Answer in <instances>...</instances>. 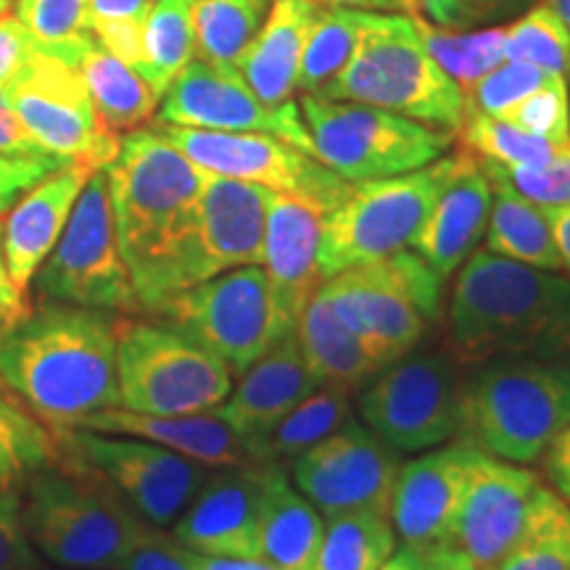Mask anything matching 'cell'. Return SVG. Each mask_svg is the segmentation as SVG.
Here are the masks:
<instances>
[{
	"label": "cell",
	"mask_w": 570,
	"mask_h": 570,
	"mask_svg": "<svg viewBox=\"0 0 570 570\" xmlns=\"http://www.w3.org/2000/svg\"><path fill=\"white\" fill-rule=\"evenodd\" d=\"M0 383L48 428L119 407L117 315L40 298L0 325Z\"/></svg>",
	"instance_id": "6da1fadb"
},
{
	"label": "cell",
	"mask_w": 570,
	"mask_h": 570,
	"mask_svg": "<svg viewBox=\"0 0 570 570\" xmlns=\"http://www.w3.org/2000/svg\"><path fill=\"white\" fill-rule=\"evenodd\" d=\"M106 169L119 252L146 315L183 291L206 173L154 127L122 135Z\"/></svg>",
	"instance_id": "7a4b0ae2"
},
{
	"label": "cell",
	"mask_w": 570,
	"mask_h": 570,
	"mask_svg": "<svg viewBox=\"0 0 570 570\" xmlns=\"http://www.w3.org/2000/svg\"><path fill=\"white\" fill-rule=\"evenodd\" d=\"M446 327L458 365L570 360V277L475 248L458 269Z\"/></svg>",
	"instance_id": "3957f363"
},
{
	"label": "cell",
	"mask_w": 570,
	"mask_h": 570,
	"mask_svg": "<svg viewBox=\"0 0 570 570\" xmlns=\"http://www.w3.org/2000/svg\"><path fill=\"white\" fill-rule=\"evenodd\" d=\"M59 449V446H56ZM21 523L35 552L75 570H119L151 533L104 479L59 452L21 487Z\"/></svg>",
	"instance_id": "277c9868"
},
{
	"label": "cell",
	"mask_w": 570,
	"mask_h": 570,
	"mask_svg": "<svg viewBox=\"0 0 570 570\" xmlns=\"http://www.w3.org/2000/svg\"><path fill=\"white\" fill-rule=\"evenodd\" d=\"M570 425V360H494L460 381V444L531 465Z\"/></svg>",
	"instance_id": "5b68a950"
},
{
	"label": "cell",
	"mask_w": 570,
	"mask_h": 570,
	"mask_svg": "<svg viewBox=\"0 0 570 570\" xmlns=\"http://www.w3.org/2000/svg\"><path fill=\"white\" fill-rule=\"evenodd\" d=\"M320 96L375 106L454 135L465 122V92L425 51L410 13L365 11L352 59Z\"/></svg>",
	"instance_id": "8992f818"
},
{
	"label": "cell",
	"mask_w": 570,
	"mask_h": 570,
	"mask_svg": "<svg viewBox=\"0 0 570 570\" xmlns=\"http://www.w3.org/2000/svg\"><path fill=\"white\" fill-rule=\"evenodd\" d=\"M441 277L423 256L399 252L386 259L325 277L320 294L341 323L383 367L415 352L441 312Z\"/></svg>",
	"instance_id": "52a82bcc"
},
{
	"label": "cell",
	"mask_w": 570,
	"mask_h": 570,
	"mask_svg": "<svg viewBox=\"0 0 570 570\" xmlns=\"http://www.w3.org/2000/svg\"><path fill=\"white\" fill-rule=\"evenodd\" d=\"M233 370L167 323L117 315L119 407L146 415L209 412L233 391Z\"/></svg>",
	"instance_id": "ba28073f"
},
{
	"label": "cell",
	"mask_w": 570,
	"mask_h": 570,
	"mask_svg": "<svg viewBox=\"0 0 570 570\" xmlns=\"http://www.w3.org/2000/svg\"><path fill=\"white\" fill-rule=\"evenodd\" d=\"M460 159L462 148L415 173L352 183L344 202L323 217V277L410 248Z\"/></svg>",
	"instance_id": "9c48e42d"
},
{
	"label": "cell",
	"mask_w": 570,
	"mask_h": 570,
	"mask_svg": "<svg viewBox=\"0 0 570 570\" xmlns=\"http://www.w3.org/2000/svg\"><path fill=\"white\" fill-rule=\"evenodd\" d=\"M315 159L348 183L407 175L452 151L458 135L367 104L302 96Z\"/></svg>",
	"instance_id": "30bf717a"
},
{
	"label": "cell",
	"mask_w": 570,
	"mask_h": 570,
	"mask_svg": "<svg viewBox=\"0 0 570 570\" xmlns=\"http://www.w3.org/2000/svg\"><path fill=\"white\" fill-rule=\"evenodd\" d=\"M156 317L209 348L238 375L294 333V323L277 304L262 265L238 267L190 285L164 302Z\"/></svg>",
	"instance_id": "8fae6325"
},
{
	"label": "cell",
	"mask_w": 570,
	"mask_h": 570,
	"mask_svg": "<svg viewBox=\"0 0 570 570\" xmlns=\"http://www.w3.org/2000/svg\"><path fill=\"white\" fill-rule=\"evenodd\" d=\"M40 298L88 306L109 315H138L130 269L119 252L106 169H92L63 225L61 238L42 262L38 275Z\"/></svg>",
	"instance_id": "7c38bea8"
},
{
	"label": "cell",
	"mask_w": 570,
	"mask_h": 570,
	"mask_svg": "<svg viewBox=\"0 0 570 570\" xmlns=\"http://www.w3.org/2000/svg\"><path fill=\"white\" fill-rule=\"evenodd\" d=\"M53 436L59 452L90 468L154 529L175 525L212 473L202 462L142 439L85 428H56Z\"/></svg>",
	"instance_id": "4fadbf2b"
},
{
	"label": "cell",
	"mask_w": 570,
	"mask_h": 570,
	"mask_svg": "<svg viewBox=\"0 0 570 570\" xmlns=\"http://www.w3.org/2000/svg\"><path fill=\"white\" fill-rule=\"evenodd\" d=\"M177 151L206 175L262 185L275 194L294 196L327 214L344 202L352 183L327 169L315 156L267 132H219L196 127L154 125Z\"/></svg>",
	"instance_id": "5bb4252c"
},
{
	"label": "cell",
	"mask_w": 570,
	"mask_h": 570,
	"mask_svg": "<svg viewBox=\"0 0 570 570\" xmlns=\"http://www.w3.org/2000/svg\"><path fill=\"white\" fill-rule=\"evenodd\" d=\"M460 381L449 354H407L370 377L356 410L399 454H420L458 433Z\"/></svg>",
	"instance_id": "9a60e30c"
},
{
	"label": "cell",
	"mask_w": 570,
	"mask_h": 570,
	"mask_svg": "<svg viewBox=\"0 0 570 570\" xmlns=\"http://www.w3.org/2000/svg\"><path fill=\"white\" fill-rule=\"evenodd\" d=\"M6 96L19 122L46 154L92 169L109 167L117 156L122 135L101 122L80 69L71 63L35 51L6 85Z\"/></svg>",
	"instance_id": "2e32d148"
},
{
	"label": "cell",
	"mask_w": 570,
	"mask_h": 570,
	"mask_svg": "<svg viewBox=\"0 0 570 570\" xmlns=\"http://www.w3.org/2000/svg\"><path fill=\"white\" fill-rule=\"evenodd\" d=\"M402 454L352 417L291 462V481L325 518L391 512Z\"/></svg>",
	"instance_id": "e0dca14e"
},
{
	"label": "cell",
	"mask_w": 570,
	"mask_h": 570,
	"mask_svg": "<svg viewBox=\"0 0 570 570\" xmlns=\"http://www.w3.org/2000/svg\"><path fill=\"white\" fill-rule=\"evenodd\" d=\"M156 125L219 132H267L315 156L298 101L267 106L248 88L240 71L194 59L164 90Z\"/></svg>",
	"instance_id": "ac0fdd59"
},
{
	"label": "cell",
	"mask_w": 570,
	"mask_h": 570,
	"mask_svg": "<svg viewBox=\"0 0 570 570\" xmlns=\"http://www.w3.org/2000/svg\"><path fill=\"white\" fill-rule=\"evenodd\" d=\"M267 188L206 175L198 223L183 265V291L230 269L262 265Z\"/></svg>",
	"instance_id": "d6986e66"
},
{
	"label": "cell",
	"mask_w": 570,
	"mask_h": 570,
	"mask_svg": "<svg viewBox=\"0 0 570 570\" xmlns=\"http://www.w3.org/2000/svg\"><path fill=\"white\" fill-rule=\"evenodd\" d=\"M475 458L479 452L473 446L454 441L444 449H428L420 452V458L402 462L389 520L404 547L428 558L452 544L462 494Z\"/></svg>",
	"instance_id": "ffe728a7"
},
{
	"label": "cell",
	"mask_w": 570,
	"mask_h": 570,
	"mask_svg": "<svg viewBox=\"0 0 570 570\" xmlns=\"http://www.w3.org/2000/svg\"><path fill=\"white\" fill-rule=\"evenodd\" d=\"M539 483L525 465L479 452L449 547L465 554L475 570H497L523 531Z\"/></svg>",
	"instance_id": "44dd1931"
},
{
	"label": "cell",
	"mask_w": 570,
	"mask_h": 570,
	"mask_svg": "<svg viewBox=\"0 0 570 570\" xmlns=\"http://www.w3.org/2000/svg\"><path fill=\"white\" fill-rule=\"evenodd\" d=\"M265 468H217L173 525L183 547L212 558L256 560Z\"/></svg>",
	"instance_id": "7402d4cb"
},
{
	"label": "cell",
	"mask_w": 570,
	"mask_h": 570,
	"mask_svg": "<svg viewBox=\"0 0 570 570\" xmlns=\"http://www.w3.org/2000/svg\"><path fill=\"white\" fill-rule=\"evenodd\" d=\"M320 383L306 367L296 336L288 333L240 373L238 386H233L230 396L214 412L230 423L233 431L254 449L262 465H267L262 454L267 436Z\"/></svg>",
	"instance_id": "603a6c76"
},
{
	"label": "cell",
	"mask_w": 570,
	"mask_h": 570,
	"mask_svg": "<svg viewBox=\"0 0 570 570\" xmlns=\"http://www.w3.org/2000/svg\"><path fill=\"white\" fill-rule=\"evenodd\" d=\"M92 167L71 161L56 169L46 180L32 185L9 212L3 214V256L9 267L11 283L27 298V291L38 275L42 262L53 252L61 238L71 206L88 183Z\"/></svg>",
	"instance_id": "cb8c5ba5"
},
{
	"label": "cell",
	"mask_w": 570,
	"mask_h": 570,
	"mask_svg": "<svg viewBox=\"0 0 570 570\" xmlns=\"http://www.w3.org/2000/svg\"><path fill=\"white\" fill-rule=\"evenodd\" d=\"M491 198L494 188L489 175L481 169L479 159L462 148L458 169L441 188L410 248L441 277L454 275L487 235Z\"/></svg>",
	"instance_id": "d4e9b609"
},
{
	"label": "cell",
	"mask_w": 570,
	"mask_h": 570,
	"mask_svg": "<svg viewBox=\"0 0 570 570\" xmlns=\"http://www.w3.org/2000/svg\"><path fill=\"white\" fill-rule=\"evenodd\" d=\"M323 212L294 196L267 194L265 256L262 269L273 285L277 304L296 325L298 315L323 285L320 244H323Z\"/></svg>",
	"instance_id": "484cf974"
},
{
	"label": "cell",
	"mask_w": 570,
	"mask_h": 570,
	"mask_svg": "<svg viewBox=\"0 0 570 570\" xmlns=\"http://www.w3.org/2000/svg\"><path fill=\"white\" fill-rule=\"evenodd\" d=\"M77 428L151 441L212 470L265 468L254 449L214 410L194 415H146L125 407H106L92 412Z\"/></svg>",
	"instance_id": "4316f807"
},
{
	"label": "cell",
	"mask_w": 570,
	"mask_h": 570,
	"mask_svg": "<svg viewBox=\"0 0 570 570\" xmlns=\"http://www.w3.org/2000/svg\"><path fill=\"white\" fill-rule=\"evenodd\" d=\"M323 6L315 0H273L254 46L240 61V77L267 106L291 104L306 38Z\"/></svg>",
	"instance_id": "83f0119b"
},
{
	"label": "cell",
	"mask_w": 570,
	"mask_h": 570,
	"mask_svg": "<svg viewBox=\"0 0 570 570\" xmlns=\"http://www.w3.org/2000/svg\"><path fill=\"white\" fill-rule=\"evenodd\" d=\"M325 533V515L306 499L283 470H265L259 518V554L277 570H312Z\"/></svg>",
	"instance_id": "f1b7e54d"
},
{
	"label": "cell",
	"mask_w": 570,
	"mask_h": 570,
	"mask_svg": "<svg viewBox=\"0 0 570 570\" xmlns=\"http://www.w3.org/2000/svg\"><path fill=\"white\" fill-rule=\"evenodd\" d=\"M294 336L302 348L306 367L320 386H341L354 391L383 370L367 346L333 315L323 294L306 302L294 325Z\"/></svg>",
	"instance_id": "f546056e"
},
{
	"label": "cell",
	"mask_w": 570,
	"mask_h": 570,
	"mask_svg": "<svg viewBox=\"0 0 570 570\" xmlns=\"http://www.w3.org/2000/svg\"><path fill=\"white\" fill-rule=\"evenodd\" d=\"M75 67L80 69L98 117L111 132L142 130L154 122L156 109H159V92L132 67L106 51L98 38L85 46Z\"/></svg>",
	"instance_id": "4dcf8cb0"
},
{
	"label": "cell",
	"mask_w": 570,
	"mask_h": 570,
	"mask_svg": "<svg viewBox=\"0 0 570 570\" xmlns=\"http://www.w3.org/2000/svg\"><path fill=\"white\" fill-rule=\"evenodd\" d=\"M487 175L491 180V188H494L487 235H483L487 252L520 262V265L562 273V259L558 254V246H554L552 227L550 219H547L544 206L520 196L502 177L491 173Z\"/></svg>",
	"instance_id": "1f68e13d"
},
{
	"label": "cell",
	"mask_w": 570,
	"mask_h": 570,
	"mask_svg": "<svg viewBox=\"0 0 570 570\" xmlns=\"http://www.w3.org/2000/svg\"><path fill=\"white\" fill-rule=\"evenodd\" d=\"M269 6L273 0H194L196 59L238 71Z\"/></svg>",
	"instance_id": "d6a6232c"
},
{
	"label": "cell",
	"mask_w": 570,
	"mask_h": 570,
	"mask_svg": "<svg viewBox=\"0 0 570 570\" xmlns=\"http://www.w3.org/2000/svg\"><path fill=\"white\" fill-rule=\"evenodd\" d=\"M497 570H570V502L539 483L523 531Z\"/></svg>",
	"instance_id": "836d02e7"
},
{
	"label": "cell",
	"mask_w": 570,
	"mask_h": 570,
	"mask_svg": "<svg viewBox=\"0 0 570 570\" xmlns=\"http://www.w3.org/2000/svg\"><path fill=\"white\" fill-rule=\"evenodd\" d=\"M194 59V0H154V9L148 11L142 27V80L161 98Z\"/></svg>",
	"instance_id": "e575fe53"
},
{
	"label": "cell",
	"mask_w": 570,
	"mask_h": 570,
	"mask_svg": "<svg viewBox=\"0 0 570 570\" xmlns=\"http://www.w3.org/2000/svg\"><path fill=\"white\" fill-rule=\"evenodd\" d=\"M396 550V531L386 515L346 512L325 518L323 544L312 570H381Z\"/></svg>",
	"instance_id": "d590c367"
},
{
	"label": "cell",
	"mask_w": 570,
	"mask_h": 570,
	"mask_svg": "<svg viewBox=\"0 0 570 570\" xmlns=\"http://www.w3.org/2000/svg\"><path fill=\"white\" fill-rule=\"evenodd\" d=\"M352 417V399H348L346 389L317 386L302 404H296V407L275 425L273 433H269L265 449H262L265 462L277 468H281L283 462L291 465L298 454H304L306 449L315 446L317 441L331 436L333 431H338V428L348 423Z\"/></svg>",
	"instance_id": "8d00e7d4"
},
{
	"label": "cell",
	"mask_w": 570,
	"mask_h": 570,
	"mask_svg": "<svg viewBox=\"0 0 570 570\" xmlns=\"http://www.w3.org/2000/svg\"><path fill=\"white\" fill-rule=\"evenodd\" d=\"M53 428L42 425L0 383V491L21 489L42 465L56 460Z\"/></svg>",
	"instance_id": "74e56055"
},
{
	"label": "cell",
	"mask_w": 570,
	"mask_h": 570,
	"mask_svg": "<svg viewBox=\"0 0 570 570\" xmlns=\"http://www.w3.org/2000/svg\"><path fill=\"white\" fill-rule=\"evenodd\" d=\"M365 11L356 9H325L317 13L306 38L302 69H298L296 90L302 96H320L327 85L341 75L352 59L356 40H360Z\"/></svg>",
	"instance_id": "f35d334b"
},
{
	"label": "cell",
	"mask_w": 570,
	"mask_h": 570,
	"mask_svg": "<svg viewBox=\"0 0 570 570\" xmlns=\"http://www.w3.org/2000/svg\"><path fill=\"white\" fill-rule=\"evenodd\" d=\"M417 19L420 38L433 61L460 85L462 92L473 88L483 75L497 69L504 59V24L483 30H441Z\"/></svg>",
	"instance_id": "ab89813d"
},
{
	"label": "cell",
	"mask_w": 570,
	"mask_h": 570,
	"mask_svg": "<svg viewBox=\"0 0 570 570\" xmlns=\"http://www.w3.org/2000/svg\"><path fill=\"white\" fill-rule=\"evenodd\" d=\"M13 13L32 35L38 51L71 67L96 38L90 30V0H17Z\"/></svg>",
	"instance_id": "60d3db41"
},
{
	"label": "cell",
	"mask_w": 570,
	"mask_h": 570,
	"mask_svg": "<svg viewBox=\"0 0 570 570\" xmlns=\"http://www.w3.org/2000/svg\"><path fill=\"white\" fill-rule=\"evenodd\" d=\"M462 148L475 159L491 161L497 167H541L558 154L562 142H552L541 135L520 130L518 125L483 114H465V122L458 130Z\"/></svg>",
	"instance_id": "b9f144b4"
},
{
	"label": "cell",
	"mask_w": 570,
	"mask_h": 570,
	"mask_svg": "<svg viewBox=\"0 0 570 570\" xmlns=\"http://www.w3.org/2000/svg\"><path fill=\"white\" fill-rule=\"evenodd\" d=\"M504 59L523 61L550 75H570V30L550 6H529L523 17L504 24Z\"/></svg>",
	"instance_id": "7bdbcfd3"
},
{
	"label": "cell",
	"mask_w": 570,
	"mask_h": 570,
	"mask_svg": "<svg viewBox=\"0 0 570 570\" xmlns=\"http://www.w3.org/2000/svg\"><path fill=\"white\" fill-rule=\"evenodd\" d=\"M154 0H90V30L106 51L140 75L142 27Z\"/></svg>",
	"instance_id": "ee69618b"
},
{
	"label": "cell",
	"mask_w": 570,
	"mask_h": 570,
	"mask_svg": "<svg viewBox=\"0 0 570 570\" xmlns=\"http://www.w3.org/2000/svg\"><path fill=\"white\" fill-rule=\"evenodd\" d=\"M550 71L523 61H502L489 75H483L473 88L465 90V114H483V117H504L512 106L539 90L550 80Z\"/></svg>",
	"instance_id": "f6af8a7d"
},
{
	"label": "cell",
	"mask_w": 570,
	"mask_h": 570,
	"mask_svg": "<svg viewBox=\"0 0 570 570\" xmlns=\"http://www.w3.org/2000/svg\"><path fill=\"white\" fill-rule=\"evenodd\" d=\"M499 119L518 125L520 130L541 135V138L552 142H568L570 140V92H568V77L554 75L525 96L523 101L512 106V109Z\"/></svg>",
	"instance_id": "bcb514c9"
},
{
	"label": "cell",
	"mask_w": 570,
	"mask_h": 570,
	"mask_svg": "<svg viewBox=\"0 0 570 570\" xmlns=\"http://www.w3.org/2000/svg\"><path fill=\"white\" fill-rule=\"evenodd\" d=\"M479 164L487 173L502 177L504 183L512 185L520 196L544 206V209L570 204V140L562 142L558 154L547 164H541V167L504 169L483 159H479Z\"/></svg>",
	"instance_id": "7dc6e473"
},
{
	"label": "cell",
	"mask_w": 570,
	"mask_h": 570,
	"mask_svg": "<svg viewBox=\"0 0 570 570\" xmlns=\"http://www.w3.org/2000/svg\"><path fill=\"white\" fill-rule=\"evenodd\" d=\"M0 570H40V554L21 523V489L0 491Z\"/></svg>",
	"instance_id": "c3c4849f"
},
{
	"label": "cell",
	"mask_w": 570,
	"mask_h": 570,
	"mask_svg": "<svg viewBox=\"0 0 570 570\" xmlns=\"http://www.w3.org/2000/svg\"><path fill=\"white\" fill-rule=\"evenodd\" d=\"M59 156H0V214H6L32 185L67 167Z\"/></svg>",
	"instance_id": "681fc988"
},
{
	"label": "cell",
	"mask_w": 570,
	"mask_h": 570,
	"mask_svg": "<svg viewBox=\"0 0 570 570\" xmlns=\"http://www.w3.org/2000/svg\"><path fill=\"white\" fill-rule=\"evenodd\" d=\"M119 570H198L194 552L161 529H151L146 539L127 554Z\"/></svg>",
	"instance_id": "f907efd6"
},
{
	"label": "cell",
	"mask_w": 570,
	"mask_h": 570,
	"mask_svg": "<svg viewBox=\"0 0 570 570\" xmlns=\"http://www.w3.org/2000/svg\"><path fill=\"white\" fill-rule=\"evenodd\" d=\"M35 51L38 46L17 13H3L0 17V90H6V85L19 75Z\"/></svg>",
	"instance_id": "816d5d0a"
},
{
	"label": "cell",
	"mask_w": 570,
	"mask_h": 570,
	"mask_svg": "<svg viewBox=\"0 0 570 570\" xmlns=\"http://www.w3.org/2000/svg\"><path fill=\"white\" fill-rule=\"evenodd\" d=\"M417 17L441 30H465L481 21L479 0H412Z\"/></svg>",
	"instance_id": "f5cc1de1"
},
{
	"label": "cell",
	"mask_w": 570,
	"mask_h": 570,
	"mask_svg": "<svg viewBox=\"0 0 570 570\" xmlns=\"http://www.w3.org/2000/svg\"><path fill=\"white\" fill-rule=\"evenodd\" d=\"M0 156H51L42 151L19 122L6 90H0Z\"/></svg>",
	"instance_id": "db71d44e"
},
{
	"label": "cell",
	"mask_w": 570,
	"mask_h": 570,
	"mask_svg": "<svg viewBox=\"0 0 570 570\" xmlns=\"http://www.w3.org/2000/svg\"><path fill=\"white\" fill-rule=\"evenodd\" d=\"M544 473L550 479L552 489L570 502V425L552 441L544 458Z\"/></svg>",
	"instance_id": "11a10c76"
},
{
	"label": "cell",
	"mask_w": 570,
	"mask_h": 570,
	"mask_svg": "<svg viewBox=\"0 0 570 570\" xmlns=\"http://www.w3.org/2000/svg\"><path fill=\"white\" fill-rule=\"evenodd\" d=\"M30 306L24 296L19 294L17 285L11 283L9 267H6V256H3V230H0V325L11 323L13 317H19L21 312Z\"/></svg>",
	"instance_id": "9f6ffc18"
},
{
	"label": "cell",
	"mask_w": 570,
	"mask_h": 570,
	"mask_svg": "<svg viewBox=\"0 0 570 570\" xmlns=\"http://www.w3.org/2000/svg\"><path fill=\"white\" fill-rule=\"evenodd\" d=\"M325 9H356V11H381V13H410L417 17L412 0H315Z\"/></svg>",
	"instance_id": "6f0895ef"
},
{
	"label": "cell",
	"mask_w": 570,
	"mask_h": 570,
	"mask_svg": "<svg viewBox=\"0 0 570 570\" xmlns=\"http://www.w3.org/2000/svg\"><path fill=\"white\" fill-rule=\"evenodd\" d=\"M547 212V219H550L554 246H558V254L562 259V273L570 277V204L568 206H550Z\"/></svg>",
	"instance_id": "680465c9"
},
{
	"label": "cell",
	"mask_w": 570,
	"mask_h": 570,
	"mask_svg": "<svg viewBox=\"0 0 570 570\" xmlns=\"http://www.w3.org/2000/svg\"><path fill=\"white\" fill-rule=\"evenodd\" d=\"M194 552V550H190ZM194 560L198 570H277L269 566L267 560H240V558H212V554H198L194 552Z\"/></svg>",
	"instance_id": "91938a15"
},
{
	"label": "cell",
	"mask_w": 570,
	"mask_h": 570,
	"mask_svg": "<svg viewBox=\"0 0 570 570\" xmlns=\"http://www.w3.org/2000/svg\"><path fill=\"white\" fill-rule=\"evenodd\" d=\"M425 570H475L465 554L454 550V547H444V550L428 554Z\"/></svg>",
	"instance_id": "94428289"
},
{
	"label": "cell",
	"mask_w": 570,
	"mask_h": 570,
	"mask_svg": "<svg viewBox=\"0 0 570 570\" xmlns=\"http://www.w3.org/2000/svg\"><path fill=\"white\" fill-rule=\"evenodd\" d=\"M529 6H531V0H479L481 21L510 17V13H518V11L529 9Z\"/></svg>",
	"instance_id": "6125c7cd"
},
{
	"label": "cell",
	"mask_w": 570,
	"mask_h": 570,
	"mask_svg": "<svg viewBox=\"0 0 570 570\" xmlns=\"http://www.w3.org/2000/svg\"><path fill=\"white\" fill-rule=\"evenodd\" d=\"M425 562H428L425 554H420L402 544L391 552V558L383 562L381 570H425Z\"/></svg>",
	"instance_id": "be15d7a7"
},
{
	"label": "cell",
	"mask_w": 570,
	"mask_h": 570,
	"mask_svg": "<svg viewBox=\"0 0 570 570\" xmlns=\"http://www.w3.org/2000/svg\"><path fill=\"white\" fill-rule=\"evenodd\" d=\"M541 3L550 6V9L562 19V24L570 30V0H541Z\"/></svg>",
	"instance_id": "e7e4bbea"
},
{
	"label": "cell",
	"mask_w": 570,
	"mask_h": 570,
	"mask_svg": "<svg viewBox=\"0 0 570 570\" xmlns=\"http://www.w3.org/2000/svg\"><path fill=\"white\" fill-rule=\"evenodd\" d=\"M13 9V0H0V17Z\"/></svg>",
	"instance_id": "03108f58"
}]
</instances>
